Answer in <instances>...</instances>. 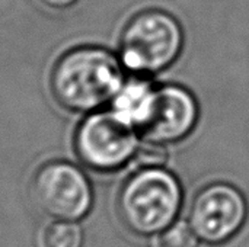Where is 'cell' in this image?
I'll return each instance as SVG.
<instances>
[{
	"mask_svg": "<svg viewBox=\"0 0 249 247\" xmlns=\"http://www.w3.org/2000/svg\"><path fill=\"white\" fill-rule=\"evenodd\" d=\"M124 80V67L115 54L86 45L69 49L55 61L50 89L64 109L95 112L111 103Z\"/></svg>",
	"mask_w": 249,
	"mask_h": 247,
	"instance_id": "6da1fadb",
	"label": "cell"
},
{
	"mask_svg": "<svg viewBox=\"0 0 249 247\" xmlns=\"http://www.w3.org/2000/svg\"><path fill=\"white\" fill-rule=\"evenodd\" d=\"M182 205L179 181L163 167H142L121 186L118 215L134 234L158 236L172 223Z\"/></svg>",
	"mask_w": 249,
	"mask_h": 247,
	"instance_id": "7a4b0ae2",
	"label": "cell"
},
{
	"mask_svg": "<svg viewBox=\"0 0 249 247\" xmlns=\"http://www.w3.org/2000/svg\"><path fill=\"white\" fill-rule=\"evenodd\" d=\"M182 48L184 29L179 20L166 10L146 9L125 23L118 58L133 74L152 76L171 67Z\"/></svg>",
	"mask_w": 249,
	"mask_h": 247,
	"instance_id": "3957f363",
	"label": "cell"
},
{
	"mask_svg": "<svg viewBox=\"0 0 249 247\" xmlns=\"http://www.w3.org/2000/svg\"><path fill=\"white\" fill-rule=\"evenodd\" d=\"M139 131L114 111L90 112L77 127L74 150L92 170L109 173L130 163L140 147Z\"/></svg>",
	"mask_w": 249,
	"mask_h": 247,
	"instance_id": "277c9868",
	"label": "cell"
},
{
	"mask_svg": "<svg viewBox=\"0 0 249 247\" xmlns=\"http://www.w3.org/2000/svg\"><path fill=\"white\" fill-rule=\"evenodd\" d=\"M29 197L35 208L54 221H79L93 202L89 179L69 162H50L32 178Z\"/></svg>",
	"mask_w": 249,
	"mask_h": 247,
	"instance_id": "5b68a950",
	"label": "cell"
},
{
	"mask_svg": "<svg viewBox=\"0 0 249 247\" xmlns=\"http://www.w3.org/2000/svg\"><path fill=\"white\" fill-rule=\"evenodd\" d=\"M248 204L232 185L213 183L203 188L193 199L188 224L200 242L212 246L232 240L244 227Z\"/></svg>",
	"mask_w": 249,
	"mask_h": 247,
	"instance_id": "8992f818",
	"label": "cell"
},
{
	"mask_svg": "<svg viewBox=\"0 0 249 247\" xmlns=\"http://www.w3.org/2000/svg\"><path fill=\"white\" fill-rule=\"evenodd\" d=\"M198 105L190 90L178 84L158 87L155 106L140 130L144 141L169 146L182 141L198 121Z\"/></svg>",
	"mask_w": 249,
	"mask_h": 247,
	"instance_id": "52a82bcc",
	"label": "cell"
},
{
	"mask_svg": "<svg viewBox=\"0 0 249 247\" xmlns=\"http://www.w3.org/2000/svg\"><path fill=\"white\" fill-rule=\"evenodd\" d=\"M156 93L158 87L146 76L133 74L130 79L124 80L111 100V111H114L123 121L134 127L140 134V130L146 125L152 115Z\"/></svg>",
	"mask_w": 249,
	"mask_h": 247,
	"instance_id": "ba28073f",
	"label": "cell"
},
{
	"mask_svg": "<svg viewBox=\"0 0 249 247\" xmlns=\"http://www.w3.org/2000/svg\"><path fill=\"white\" fill-rule=\"evenodd\" d=\"M85 236L77 221H53L42 233L44 247H83Z\"/></svg>",
	"mask_w": 249,
	"mask_h": 247,
	"instance_id": "9c48e42d",
	"label": "cell"
},
{
	"mask_svg": "<svg viewBox=\"0 0 249 247\" xmlns=\"http://www.w3.org/2000/svg\"><path fill=\"white\" fill-rule=\"evenodd\" d=\"M200 239L185 221H175L158 234L156 247H198Z\"/></svg>",
	"mask_w": 249,
	"mask_h": 247,
	"instance_id": "30bf717a",
	"label": "cell"
},
{
	"mask_svg": "<svg viewBox=\"0 0 249 247\" xmlns=\"http://www.w3.org/2000/svg\"><path fill=\"white\" fill-rule=\"evenodd\" d=\"M166 154L165 146L144 141V144H140L136 157L143 167H162L168 160Z\"/></svg>",
	"mask_w": 249,
	"mask_h": 247,
	"instance_id": "8fae6325",
	"label": "cell"
},
{
	"mask_svg": "<svg viewBox=\"0 0 249 247\" xmlns=\"http://www.w3.org/2000/svg\"><path fill=\"white\" fill-rule=\"evenodd\" d=\"M39 1L51 9H67L76 4L79 0H39Z\"/></svg>",
	"mask_w": 249,
	"mask_h": 247,
	"instance_id": "7c38bea8",
	"label": "cell"
}]
</instances>
